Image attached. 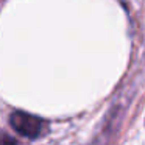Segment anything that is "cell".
Returning <instances> with one entry per match:
<instances>
[{
	"instance_id": "6da1fadb",
	"label": "cell",
	"mask_w": 145,
	"mask_h": 145,
	"mask_svg": "<svg viewBox=\"0 0 145 145\" xmlns=\"http://www.w3.org/2000/svg\"><path fill=\"white\" fill-rule=\"evenodd\" d=\"M10 123L19 134L25 136L28 139L39 137L42 134V131H44V126H45V123L39 117L27 114L24 111H16V112L11 114Z\"/></svg>"
},
{
	"instance_id": "7a4b0ae2",
	"label": "cell",
	"mask_w": 145,
	"mask_h": 145,
	"mask_svg": "<svg viewBox=\"0 0 145 145\" xmlns=\"http://www.w3.org/2000/svg\"><path fill=\"white\" fill-rule=\"evenodd\" d=\"M0 145H17V142L14 140L13 137H10V136H7V134H2L0 136Z\"/></svg>"
}]
</instances>
